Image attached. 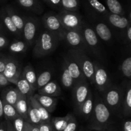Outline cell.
<instances>
[{
	"label": "cell",
	"mask_w": 131,
	"mask_h": 131,
	"mask_svg": "<svg viewBox=\"0 0 131 131\" xmlns=\"http://www.w3.org/2000/svg\"><path fill=\"white\" fill-rule=\"evenodd\" d=\"M63 63L67 68L70 75L75 82V84L84 81H87L82 72V70L79 64L78 63L76 60L72 56H70L69 54H67L64 57Z\"/></svg>",
	"instance_id": "12"
},
{
	"label": "cell",
	"mask_w": 131,
	"mask_h": 131,
	"mask_svg": "<svg viewBox=\"0 0 131 131\" xmlns=\"http://www.w3.org/2000/svg\"><path fill=\"white\" fill-rule=\"evenodd\" d=\"M3 117L5 118V120L11 122L17 116H19V114L15 110L14 106L3 102Z\"/></svg>",
	"instance_id": "35"
},
{
	"label": "cell",
	"mask_w": 131,
	"mask_h": 131,
	"mask_svg": "<svg viewBox=\"0 0 131 131\" xmlns=\"http://www.w3.org/2000/svg\"><path fill=\"white\" fill-rule=\"evenodd\" d=\"M38 94L44 95L52 97H57L61 95V89L56 81H51L44 86L37 90Z\"/></svg>",
	"instance_id": "17"
},
{
	"label": "cell",
	"mask_w": 131,
	"mask_h": 131,
	"mask_svg": "<svg viewBox=\"0 0 131 131\" xmlns=\"http://www.w3.org/2000/svg\"><path fill=\"white\" fill-rule=\"evenodd\" d=\"M112 115L102 98L97 97L93 111L88 119L87 129L90 130H103L113 125Z\"/></svg>",
	"instance_id": "1"
},
{
	"label": "cell",
	"mask_w": 131,
	"mask_h": 131,
	"mask_svg": "<svg viewBox=\"0 0 131 131\" xmlns=\"http://www.w3.org/2000/svg\"><path fill=\"white\" fill-rule=\"evenodd\" d=\"M42 21L47 31L55 34L59 35L60 31L63 29L58 14L52 12L45 14L42 16Z\"/></svg>",
	"instance_id": "13"
},
{
	"label": "cell",
	"mask_w": 131,
	"mask_h": 131,
	"mask_svg": "<svg viewBox=\"0 0 131 131\" xmlns=\"http://www.w3.org/2000/svg\"><path fill=\"white\" fill-rule=\"evenodd\" d=\"M131 115V85L130 82L125 86L122 102L121 116L130 118Z\"/></svg>",
	"instance_id": "15"
},
{
	"label": "cell",
	"mask_w": 131,
	"mask_h": 131,
	"mask_svg": "<svg viewBox=\"0 0 131 131\" xmlns=\"http://www.w3.org/2000/svg\"><path fill=\"white\" fill-rule=\"evenodd\" d=\"M60 38L58 35L44 30L36 38L33 48V55L37 58L46 56L55 51Z\"/></svg>",
	"instance_id": "2"
},
{
	"label": "cell",
	"mask_w": 131,
	"mask_h": 131,
	"mask_svg": "<svg viewBox=\"0 0 131 131\" xmlns=\"http://www.w3.org/2000/svg\"><path fill=\"white\" fill-rule=\"evenodd\" d=\"M0 18H1V20H2L3 23L4 24L5 26L6 27V29L9 31L10 32H11L12 34L15 35L17 36H19L20 37L21 35L19 33V31H18V29H17L16 27L15 26L14 24L13 23L12 20L10 19V16L8 15V14L6 13V12L5 11V8H2L0 10Z\"/></svg>",
	"instance_id": "27"
},
{
	"label": "cell",
	"mask_w": 131,
	"mask_h": 131,
	"mask_svg": "<svg viewBox=\"0 0 131 131\" xmlns=\"http://www.w3.org/2000/svg\"><path fill=\"white\" fill-rule=\"evenodd\" d=\"M123 94L124 89L112 85L102 93L101 98L112 114L121 115Z\"/></svg>",
	"instance_id": "3"
},
{
	"label": "cell",
	"mask_w": 131,
	"mask_h": 131,
	"mask_svg": "<svg viewBox=\"0 0 131 131\" xmlns=\"http://www.w3.org/2000/svg\"><path fill=\"white\" fill-rule=\"evenodd\" d=\"M28 104V122L32 125H39L42 123L40 116L37 109L30 104Z\"/></svg>",
	"instance_id": "32"
},
{
	"label": "cell",
	"mask_w": 131,
	"mask_h": 131,
	"mask_svg": "<svg viewBox=\"0 0 131 131\" xmlns=\"http://www.w3.org/2000/svg\"><path fill=\"white\" fill-rule=\"evenodd\" d=\"M120 70L125 78L130 79L131 78V57L128 56L121 63Z\"/></svg>",
	"instance_id": "37"
},
{
	"label": "cell",
	"mask_w": 131,
	"mask_h": 131,
	"mask_svg": "<svg viewBox=\"0 0 131 131\" xmlns=\"http://www.w3.org/2000/svg\"><path fill=\"white\" fill-rule=\"evenodd\" d=\"M38 28V20L33 17H26L23 35L27 44L32 45L35 42L37 31Z\"/></svg>",
	"instance_id": "10"
},
{
	"label": "cell",
	"mask_w": 131,
	"mask_h": 131,
	"mask_svg": "<svg viewBox=\"0 0 131 131\" xmlns=\"http://www.w3.org/2000/svg\"><path fill=\"white\" fill-rule=\"evenodd\" d=\"M17 3L27 11L36 14H41L43 11V7L38 0H15Z\"/></svg>",
	"instance_id": "20"
},
{
	"label": "cell",
	"mask_w": 131,
	"mask_h": 131,
	"mask_svg": "<svg viewBox=\"0 0 131 131\" xmlns=\"http://www.w3.org/2000/svg\"><path fill=\"white\" fill-rule=\"evenodd\" d=\"M102 19L111 26L123 31L125 30L128 26L131 25V23L129 22L127 16L113 14L110 12H109Z\"/></svg>",
	"instance_id": "14"
},
{
	"label": "cell",
	"mask_w": 131,
	"mask_h": 131,
	"mask_svg": "<svg viewBox=\"0 0 131 131\" xmlns=\"http://www.w3.org/2000/svg\"><path fill=\"white\" fill-rule=\"evenodd\" d=\"M91 92L89 83L87 81L75 83L72 88V99L74 111L77 115H79L80 109L83 102L88 97Z\"/></svg>",
	"instance_id": "6"
},
{
	"label": "cell",
	"mask_w": 131,
	"mask_h": 131,
	"mask_svg": "<svg viewBox=\"0 0 131 131\" xmlns=\"http://www.w3.org/2000/svg\"><path fill=\"white\" fill-rule=\"evenodd\" d=\"M93 105H94V100L92 92H90L86 99L83 102L81 107L79 116L83 117L85 120H88L93 111Z\"/></svg>",
	"instance_id": "23"
},
{
	"label": "cell",
	"mask_w": 131,
	"mask_h": 131,
	"mask_svg": "<svg viewBox=\"0 0 131 131\" xmlns=\"http://www.w3.org/2000/svg\"><path fill=\"white\" fill-rule=\"evenodd\" d=\"M79 6V0H61V10L69 12H78Z\"/></svg>",
	"instance_id": "33"
},
{
	"label": "cell",
	"mask_w": 131,
	"mask_h": 131,
	"mask_svg": "<svg viewBox=\"0 0 131 131\" xmlns=\"http://www.w3.org/2000/svg\"><path fill=\"white\" fill-rule=\"evenodd\" d=\"M21 75L28 82L34 92L37 90V77L35 71L30 64L27 65L23 69Z\"/></svg>",
	"instance_id": "25"
},
{
	"label": "cell",
	"mask_w": 131,
	"mask_h": 131,
	"mask_svg": "<svg viewBox=\"0 0 131 131\" xmlns=\"http://www.w3.org/2000/svg\"><path fill=\"white\" fill-rule=\"evenodd\" d=\"M28 102L31 105L35 107L38 111L40 116V119L42 123H49L51 122V113L47 111L46 109L42 106H41L39 102L33 97V95L30 96L28 98Z\"/></svg>",
	"instance_id": "22"
},
{
	"label": "cell",
	"mask_w": 131,
	"mask_h": 131,
	"mask_svg": "<svg viewBox=\"0 0 131 131\" xmlns=\"http://www.w3.org/2000/svg\"><path fill=\"white\" fill-rule=\"evenodd\" d=\"M28 46L25 41L16 40L9 46V51L12 53H23L26 51Z\"/></svg>",
	"instance_id": "36"
},
{
	"label": "cell",
	"mask_w": 131,
	"mask_h": 131,
	"mask_svg": "<svg viewBox=\"0 0 131 131\" xmlns=\"http://www.w3.org/2000/svg\"><path fill=\"white\" fill-rule=\"evenodd\" d=\"M90 131H116L115 130V127H113V125H111V126H110V127L107 128V129H105V130H90Z\"/></svg>",
	"instance_id": "51"
},
{
	"label": "cell",
	"mask_w": 131,
	"mask_h": 131,
	"mask_svg": "<svg viewBox=\"0 0 131 131\" xmlns=\"http://www.w3.org/2000/svg\"><path fill=\"white\" fill-rule=\"evenodd\" d=\"M6 121V131H15L14 130V128H13L11 122L9 121Z\"/></svg>",
	"instance_id": "48"
},
{
	"label": "cell",
	"mask_w": 131,
	"mask_h": 131,
	"mask_svg": "<svg viewBox=\"0 0 131 131\" xmlns=\"http://www.w3.org/2000/svg\"><path fill=\"white\" fill-rule=\"evenodd\" d=\"M15 85H16V88L19 91L22 95H25L27 98H28L30 96L33 95L34 94V91L32 89L30 84L28 83V82L20 75V78L17 81Z\"/></svg>",
	"instance_id": "28"
},
{
	"label": "cell",
	"mask_w": 131,
	"mask_h": 131,
	"mask_svg": "<svg viewBox=\"0 0 131 131\" xmlns=\"http://www.w3.org/2000/svg\"><path fill=\"white\" fill-rule=\"evenodd\" d=\"M95 65V72L93 76V85L97 90L103 93L111 86L109 75L106 69L98 63Z\"/></svg>",
	"instance_id": "9"
},
{
	"label": "cell",
	"mask_w": 131,
	"mask_h": 131,
	"mask_svg": "<svg viewBox=\"0 0 131 131\" xmlns=\"http://www.w3.org/2000/svg\"><path fill=\"white\" fill-rule=\"evenodd\" d=\"M3 118V105L2 100L0 98V123L1 122Z\"/></svg>",
	"instance_id": "47"
},
{
	"label": "cell",
	"mask_w": 131,
	"mask_h": 131,
	"mask_svg": "<svg viewBox=\"0 0 131 131\" xmlns=\"http://www.w3.org/2000/svg\"><path fill=\"white\" fill-rule=\"evenodd\" d=\"M38 128L39 131H52L53 127L51 125V122L49 123H41L38 125Z\"/></svg>",
	"instance_id": "42"
},
{
	"label": "cell",
	"mask_w": 131,
	"mask_h": 131,
	"mask_svg": "<svg viewBox=\"0 0 131 131\" xmlns=\"http://www.w3.org/2000/svg\"><path fill=\"white\" fill-rule=\"evenodd\" d=\"M20 64L14 58H6L3 74L10 83L15 84L21 75Z\"/></svg>",
	"instance_id": "11"
},
{
	"label": "cell",
	"mask_w": 131,
	"mask_h": 131,
	"mask_svg": "<svg viewBox=\"0 0 131 131\" xmlns=\"http://www.w3.org/2000/svg\"><path fill=\"white\" fill-rule=\"evenodd\" d=\"M23 131H31V124L27 122H25V125H24V129Z\"/></svg>",
	"instance_id": "50"
},
{
	"label": "cell",
	"mask_w": 131,
	"mask_h": 131,
	"mask_svg": "<svg viewBox=\"0 0 131 131\" xmlns=\"http://www.w3.org/2000/svg\"><path fill=\"white\" fill-rule=\"evenodd\" d=\"M123 38L124 43L130 46L131 42V25L128 26L123 32Z\"/></svg>",
	"instance_id": "40"
},
{
	"label": "cell",
	"mask_w": 131,
	"mask_h": 131,
	"mask_svg": "<svg viewBox=\"0 0 131 131\" xmlns=\"http://www.w3.org/2000/svg\"><path fill=\"white\" fill-rule=\"evenodd\" d=\"M6 130V121H2L0 123V131Z\"/></svg>",
	"instance_id": "49"
},
{
	"label": "cell",
	"mask_w": 131,
	"mask_h": 131,
	"mask_svg": "<svg viewBox=\"0 0 131 131\" xmlns=\"http://www.w3.org/2000/svg\"><path fill=\"white\" fill-rule=\"evenodd\" d=\"M20 94L21 93L17 88H6L1 92V99L3 103L14 106L19 99Z\"/></svg>",
	"instance_id": "18"
},
{
	"label": "cell",
	"mask_w": 131,
	"mask_h": 131,
	"mask_svg": "<svg viewBox=\"0 0 131 131\" xmlns=\"http://www.w3.org/2000/svg\"><path fill=\"white\" fill-rule=\"evenodd\" d=\"M10 84V82L4 76L3 73H0V87L6 86Z\"/></svg>",
	"instance_id": "44"
},
{
	"label": "cell",
	"mask_w": 131,
	"mask_h": 131,
	"mask_svg": "<svg viewBox=\"0 0 131 131\" xmlns=\"http://www.w3.org/2000/svg\"><path fill=\"white\" fill-rule=\"evenodd\" d=\"M48 6L55 10H61V0H42Z\"/></svg>",
	"instance_id": "41"
},
{
	"label": "cell",
	"mask_w": 131,
	"mask_h": 131,
	"mask_svg": "<svg viewBox=\"0 0 131 131\" xmlns=\"http://www.w3.org/2000/svg\"><path fill=\"white\" fill-rule=\"evenodd\" d=\"M6 58H0V73H3L5 69Z\"/></svg>",
	"instance_id": "46"
},
{
	"label": "cell",
	"mask_w": 131,
	"mask_h": 131,
	"mask_svg": "<svg viewBox=\"0 0 131 131\" xmlns=\"http://www.w3.org/2000/svg\"><path fill=\"white\" fill-rule=\"evenodd\" d=\"M79 131H90V130H88V129H84V127H81Z\"/></svg>",
	"instance_id": "53"
},
{
	"label": "cell",
	"mask_w": 131,
	"mask_h": 131,
	"mask_svg": "<svg viewBox=\"0 0 131 131\" xmlns=\"http://www.w3.org/2000/svg\"><path fill=\"white\" fill-rule=\"evenodd\" d=\"M52 131H56V130H54V129H53V130H52Z\"/></svg>",
	"instance_id": "56"
},
{
	"label": "cell",
	"mask_w": 131,
	"mask_h": 131,
	"mask_svg": "<svg viewBox=\"0 0 131 131\" xmlns=\"http://www.w3.org/2000/svg\"><path fill=\"white\" fill-rule=\"evenodd\" d=\"M5 10L10 16V19L12 20L13 23L14 24L15 26L22 35L23 34V28L24 25V21H25V17H23L14 8L13 6L10 5H7L5 6Z\"/></svg>",
	"instance_id": "16"
},
{
	"label": "cell",
	"mask_w": 131,
	"mask_h": 131,
	"mask_svg": "<svg viewBox=\"0 0 131 131\" xmlns=\"http://www.w3.org/2000/svg\"><path fill=\"white\" fill-rule=\"evenodd\" d=\"M61 83L63 87L65 89H72L75 84L74 79L70 75L67 68L64 63L62 65V72L61 76Z\"/></svg>",
	"instance_id": "31"
},
{
	"label": "cell",
	"mask_w": 131,
	"mask_h": 131,
	"mask_svg": "<svg viewBox=\"0 0 131 131\" xmlns=\"http://www.w3.org/2000/svg\"><path fill=\"white\" fill-rule=\"evenodd\" d=\"M31 131H39L38 128V125H32L31 124Z\"/></svg>",
	"instance_id": "52"
},
{
	"label": "cell",
	"mask_w": 131,
	"mask_h": 131,
	"mask_svg": "<svg viewBox=\"0 0 131 131\" xmlns=\"http://www.w3.org/2000/svg\"><path fill=\"white\" fill-rule=\"evenodd\" d=\"M94 31L97 37L104 42H110L113 38V34L108 25L104 22H97L94 24Z\"/></svg>",
	"instance_id": "21"
},
{
	"label": "cell",
	"mask_w": 131,
	"mask_h": 131,
	"mask_svg": "<svg viewBox=\"0 0 131 131\" xmlns=\"http://www.w3.org/2000/svg\"><path fill=\"white\" fill-rule=\"evenodd\" d=\"M81 32L87 47V51L95 55H99V41L93 28L83 22Z\"/></svg>",
	"instance_id": "8"
},
{
	"label": "cell",
	"mask_w": 131,
	"mask_h": 131,
	"mask_svg": "<svg viewBox=\"0 0 131 131\" xmlns=\"http://www.w3.org/2000/svg\"><path fill=\"white\" fill-rule=\"evenodd\" d=\"M33 96L39 102L40 104L46 109L50 113H52L56 110V105L58 103V99L56 97L40 95L38 93L33 94Z\"/></svg>",
	"instance_id": "19"
},
{
	"label": "cell",
	"mask_w": 131,
	"mask_h": 131,
	"mask_svg": "<svg viewBox=\"0 0 131 131\" xmlns=\"http://www.w3.org/2000/svg\"><path fill=\"white\" fill-rule=\"evenodd\" d=\"M58 35L60 39L65 41L72 49L87 51L84 38L80 31L69 30L63 28Z\"/></svg>",
	"instance_id": "7"
},
{
	"label": "cell",
	"mask_w": 131,
	"mask_h": 131,
	"mask_svg": "<svg viewBox=\"0 0 131 131\" xmlns=\"http://www.w3.org/2000/svg\"><path fill=\"white\" fill-rule=\"evenodd\" d=\"M52 73L51 70H44L37 77V90L44 86L51 81Z\"/></svg>",
	"instance_id": "34"
},
{
	"label": "cell",
	"mask_w": 131,
	"mask_h": 131,
	"mask_svg": "<svg viewBox=\"0 0 131 131\" xmlns=\"http://www.w3.org/2000/svg\"><path fill=\"white\" fill-rule=\"evenodd\" d=\"M1 52H0V57H1Z\"/></svg>",
	"instance_id": "55"
},
{
	"label": "cell",
	"mask_w": 131,
	"mask_h": 131,
	"mask_svg": "<svg viewBox=\"0 0 131 131\" xmlns=\"http://www.w3.org/2000/svg\"><path fill=\"white\" fill-rule=\"evenodd\" d=\"M25 122L26 121L23 119V118H22L21 116L19 115L15 118L12 120L10 122H11L12 125L14 130L23 131V129H24V125H25Z\"/></svg>",
	"instance_id": "38"
},
{
	"label": "cell",
	"mask_w": 131,
	"mask_h": 131,
	"mask_svg": "<svg viewBox=\"0 0 131 131\" xmlns=\"http://www.w3.org/2000/svg\"><path fill=\"white\" fill-rule=\"evenodd\" d=\"M0 88H1V87H0Z\"/></svg>",
	"instance_id": "57"
},
{
	"label": "cell",
	"mask_w": 131,
	"mask_h": 131,
	"mask_svg": "<svg viewBox=\"0 0 131 131\" xmlns=\"http://www.w3.org/2000/svg\"><path fill=\"white\" fill-rule=\"evenodd\" d=\"M14 107L19 116L23 118V119L28 122V98L24 95L20 94L19 99L14 106Z\"/></svg>",
	"instance_id": "24"
},
{
	"label": "cell",
	"mask_w": 131,
	"mask_h": 131,
	"mask_svg": "<svg viewBox=\"0 0 131 131\" xmlns=\"http://www.w3.org/2000/svg\"><path fill=\"white\" fill-rule=\"evenodd\" d=\"M86 2L91 11L102 19L109 12L107 8L99 0H86Z\"/></svg>",
	"instance_id": "26"
},
{
	"label": "cell",
	"mask_w": 131,
	"mask_h": 131,
	"mask_svg": "<svg viewBox=\"0 0 131 131\" xmlns=\"http://www.w3.org/2000/svg\"><path fill=\"white\" fill-rule=\"evenodd\" d=\"M68 54L76 60L86 80L88 81L90 84H93L95 65L86 54V51L82 49H71L69 50Z\"/></svg>",
	"instance_id": "4"
},
{
	"label": "cell",
	"mask_w": 131,
	"mask_h": 131,
	"mask_svg": "<svg viewBox=\"0 0 131 131\" xmlns=\"http://www.w3.org/2000/svg\"><path fill=\"white\" fill-rule=\"evenodd\" d=\"M108 8V11L113 14L125 15V12L122 5L118 0H104Z\"/></svg>",
	"instance_id": "30"
},
{
	"label": "cell",
	"mask_w": 131,
	"mask_h": 131,
	"mask_svg": "<svg viewBox=\"0 0 131 131\" xmlns=\"http://www.w3.org/2000/svg\"><path fill=\"white\" fill-rule=\"evenodd\" d=\"M77 127H78V122L75 116L72 115L68 122L67 125L62 131H76Z\"/></svg>",
	"instance_id": "39"
},
{
	"label": "cell",
	"mask_w": 131,
	"mask_h": 131,
	"mask_svg": "<svg viewBox=\"0 0 131 131\" xmlns=\"http://www.w3.org/2000/svg\"><path fill=\"white\" fill-rule=\"evenodd\" d=\"M122 131H131V121L130 118L125 119L122 124Z\"/></svg>",
	"instance_id": "43"
},
{
	"label": "cell",
	"mask_w": 131,
	"mask_h": 131,
	"mask_svg": "<svg viewBox=\"0 0 131 131\" xmlns=\"http://www.w3.org/2000/svg\"><path fill=\"white\" fill-rule=\"evenodd\" d=\"M72 115L71 113H68L66 116L63 117L51 118V124L54 130L56 131H62L67 125Z\"/></svg>",
	"instance_id": "29"
},
{
	"label": "cell",
	"mask_w": 131,
	"mask_h": 131,
	"mask_svg": "<svg viewBox=\"0 0 131 131\" xmlns=\"http://www.w3.org/2000/svg\"><path fill=\"white\" fill-rule=\"evenodd\" d=\"M8 43V40L7 38L4 36L0 35V49L6 47Z\"/></svg>",
	"instance_id": "45"
},
{
	"label": "cell",
	"mask_w": 131,
	"mask_h": 131,
	"mask_svg": "<svg viewBox=\"0 0 131 131\" xmlns=\"http://www.w3.org/2000/svg\"><path fill=\"white\" fill-rule=\"evenodd\" d=\"M2 29H3V26L2 25H1V23H0V32L2 31Z\"/></svg>",
	"instance_id": "54"
},
{
	"label": "cell",
	"mask_w": 131,
	"mask_h": 131,
	"mask_svg": "<svg viewBox=\"0 0 131 131\" xmlns=\"http://www.w3.org/2000/svg\"><path fill=\"white\" fill-rule=\"evenodd\" d=\"M63 28L69 30L80 31L83 20L78 12H69L61 10L58 14Z\"/></svg>",
	"instance_id": "5"
}]
</instances>
